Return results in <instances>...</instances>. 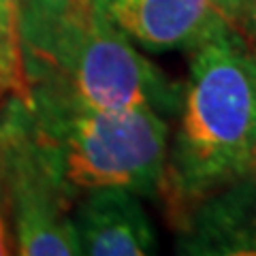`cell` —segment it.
Returning <instances> with one entry per match:
<instances>
[{
	"label": "cell",
	"instance_id": "3",
	"mask_svg": "<svg viewBox=\"0 0 256 256\" xmlns=\"http://www.w3.org/2000/svg\"><path fill=\"white\" fill-rule=\"evenodd\" d=\"M34 132L77 201L86 190L118 186L160 198L169 154V122L139 105L100 109L58 94H26Z\"/></svg>",
	"mask_w": 256,
	"mask_h": 256
},
{
	"label": "cell",
	"instance_id": "10",
	"mask_svg": "<svg viewBox=\"0 0 256 256\" xmlns=\"http://www.w3.org/2000/svg\"><path fill=\"white\" fill-rule=\"evenodd\" d=\"M15 254V237L11 228V218L4 205V196L0 192V256Z\"/></svg>",
	"mask_w": 256,
	"mask_h": 256
},
{
	"label": "cell",
	"instance_id": "7",
	"mask_svg": "<svg viewBox=\"0 0 256 256\" xmlns=\"http://www.w3.org/2000/svg\"><path fill=\"white\" fill-rule=\"evenodd\" d=\"M175 233L184 254L256 256V173L203 196Z\"/></svg>",
	"mask_w": 256,
	"mask_h": 256
},
{
	"label": "cell",
	"instance_id": "11",
	"mask_svg": "<svg viewBox=\"0 0 256 256\" xmlns=\"http://www.w3.org/2000/svg\"><path fill=\"white\" fill-rule=\"evenodd\" d=\"M2 98H4V96H0V100H2Z\"/></svg>",
	"mask_w": 256,
	"mask_h": 256
},
{
	"label": "cell",
	"instance_id": "1",
	"mask_svg": "<svg viewBox=\"0 0 256 256\" xmlns=\"http://www.w3.org/2000/svg\"><path fill=\"white\" fill-rule=\"evenodd\" d=\"M160 198L175 228L194 203L256 171V50L228 24L192 50Z\"/></svg>",
	"mask_w": 256,
	"mask_h": 256
},
{
	"label": "cell",
	"instance_id": "9",
	"mask_svg": "<svg viewBox=\"0 0 256 256\" xmlns=\"http://www.w3.org/2000/svg\"><path fill=\"white\" fill-rule=\"evenodd\" d=\"M220 18L256 50V0H214Z\"/></svg>",
	"mask_w": 256,
	"mask_h": 256
},
{
	"label": "cell",
	"instance_id": "2",
	"mask_svg": "<svg viewBox=\"0 0 256 256\" xmlns=\"http://www.w3.org/2000/svg\"><path fill=\"white\" fill-rule=\"evenodd\" d=\"M26 94L50 92L100 109L146 105L178 114L184 84L166 77L94 0H18Z\"/></svg>",
	"mask_w": 256,
	"mask_h": 256
},
{
	"label": "cell",
	"instance_id": "5",
	"mask_svg": "<svg viewBox=\"0 0 256 256\" xmlns=\"http://www.w3.org/2000/svg\"><path fill=\"white\" fill-rule=\"evenodd\" d=\"M94 4L134 47L150 54L192 52L226 24L214 0H94Z\"/></svg>",
	"mask_w": 256,
	"mask_h": 256
},
{
	"label": "cell",
	"instance_id": "12",
	"mask_svg": "<svg viewBox=\"0 0 256 256\" xmlns=\"http://www.w3.org/2000/svg\"><path fill=\"white\" fill-rule=\"evenodd\" d=\"M254 173H256V171H254Z\"/></svg>",
	"mask_w": 256,
	"mask_h": 256
},
{
	"label": "cell",
	"instance_id": "4",
	"mask_svg": "<svg viewBox=\"0 0 256 256\" xmlns=\"http://www.w3.org/2000/svg\"><path fill=\"white\" fill-rule=\"evenodd\" d=\"M0 192L11 218L15 254H79L70 218L75 198L47 158L22 96H4L0 105Z\"/></svg>",
	"mask_w": 256,
	"mask_h": 256
},
{
	"label": "cell",
	"instance_id": "8",
	"mask_svg": "<svg viewBox=\"0 0 256 256\" xmlns=\"http://www.w3.org/2000/svg\"><path fill=\"white\" fill-rule=\"evenodd\" d=\"M0 96L26 98L18 32V0H0Z\"/></svg>",
	"mask_w": 256,
	"mask_h": 256
},
{
	"label": "cell",
	"instance_id": "6",
	"mask_svg": "<svg viewBox=\"0 0 256 256\" xmlns=\"http://www.w3.org/2000/svg\"><path fill=\"white\" fill-rule=\"evenodd\" d=\"M79 254L146 256L158 252L152 220L132 190L107 186L86 190L73 205Z\"/></svg>",
	"mask_w": 256,
	"mask_h": 256
}]
</instances>
